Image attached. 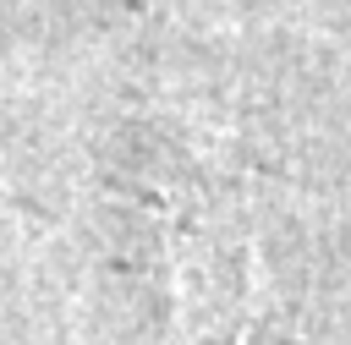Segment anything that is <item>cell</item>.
Returning <instances> with one entry per match:
<instances>
[{"instance_id": "6da1fadb", "label": "cell", "mask_w": 351, "mask_h": 345, "mask_svg": "<svg viewBox=\"0 0 351 345\" xmlns=\"http://www.w3.org/2000/svg\"><path fill=\"white\" fill-rule=\"evenodd\" d=\"M165 252L181 345H247L258 312L269 307V268L252 230L230 208L176 197L165 219Z\"/></svg>"}]
</instances>
